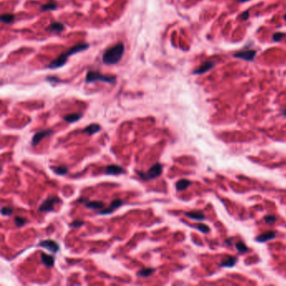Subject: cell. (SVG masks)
I'll return each instance as SVG.
<instances>
[{
    "label": "cell",
    "mask_w": 286,
    "mask_h": 286,
    "mask_svg": "<svg viewBox=\"0 0 286 286\" xmlns=\"http://www.w3.org/2000/svg\"><path fill=\"white\" fill-rule=\"evenodd\" d=\"M41 261L43 263V264H45L46 267L48 268H51L52 266L54 265V258L51 255L48 254H45V253H41Z\"/></svg>",
    "instance_id": "cell-14"
},
{
    "label": "cell",
    "mask_w": 286,
    "mask_h": 286,
    "mask_svg": "<svg viewBox=\"0 0 286 286\" xmlns=\"http://www.w3.org/2000/svg\"><path fill=\"white\" fill-rule=\"evenodd\" d=\"M26 222H27V220L23 217H15V218H14V223L17 227H23Z\"/></svg>",
    "instance_id": "cell-26"
},
{
    "label": "cell",
    "mask_w": 286,
    "mask_h": 286,
    "mask_svg": "<svg viewBox=\"0 0 286 286\" xmlns=\"http://www.w3.org/2000/svg\"><path fill=\"white\" fill-rule=\"evenodd\" d=\"M125 51V46L123 42H119L117 45L107 49L103 55V62L105 65L112 66L120 61Z\"/></svg>",
    "instance_id": "cell-2"
},
{
    "label": "cell",
    "mask_w": 286,
    "mask_h": 286,
    "mask_svg": "<svg viewBox=\"0 0 286 286\" xmlns=\"http://www.w3.org/2000/svg\"><path fill=\"white\" fill-rule=\"evenodd\" d=\"M123 201L119 199H116V200H114L112 201V203H111L110 207L107 208V209H105V210L100 211L98 213L101 214V215H107V214H111L112 212H113L114 210H116L117 208H118L119 207H121L122 205H123Z\"/></svg>",
    "instance_id": "cell-10"
},
{
    "label": "cell",
    "mask_w": 286,
    "mask_h": 286,
    "mask_svg": "<svg viewBox=\"0 0 286 286\" xmlns=\"http://www.w3.org/2000/svg\"><path fill=\"white\" fill-rule=\"evenodd\" d=\"M105 173L107 175H111V176H117L120 174H124V168H122L121 166H118L117 165H111L108 166L105 169Z\"/></svg>",
    "instance_id": "cell-11"
},
{
    "label": "cell",
    "mask_w": 286,
    "mask_h": 286,
    "mask_svg": "<svg viewBox=\"0 0 286 286\" xmlns=\"http://www.w3.org/2000/svg\"><path fill=\"white\" fill-rule=\"evenodd\" d=\"M190 184H191V182H190V180H186V179L180 180L179 181H177L176 184V190H180V191L184 190L187 189Z\"/></svg>",
    "instance_id": "cell-16"
},
{
    "label": "cell",
    "mask_w": 286,
    "mask_h": 286,
    "mask_svg": "<svg viewBox=\"0 0 286 286\" xmlns=\"http://www.w3.org/2000/svg\"><path fill=\"white\" fill-rule=\"evenodd\" d=\"M236 1L238 3H244V2H248L249 0H236Z\"/></svg>",
    "instance_id": "cell-34"
},
{
    "label": "cell",
    "mask_w": 286,
    "mask_h": 286,
    "mask_svg": "<svg viewBox=\"0 0 286 286\" xmlns=\"http://www.w3.org/2000/svg\"><path fill=\"white\" fill-rule=\"evenodd\" d=\"M285 36H286V35L284 34V33L279 32V33H275L274 35H273V40L276 42L280 41V40H281L283 38H284Z\"/></svg>",
    "instance_id": "cell-29"
},
{
    "label": "cell",
    "mask_w": 286,
    "mask_h": 286,
    "mask_svg": "<svg viewBox=\"0 0 286 286\" xmlns=\"http://www.w3.org/2000/svg\"><path fill=\"white\" fill-rule=\"evenodd\" d=\"M284 19H285V20H286V14H285V15H284Z\"/></svg>",
    "instance_id": "cell-36"
},
{
    "label": "cell",
    "mask_w": 286,
    "mask_h": 286,
    "mask_svg": "<svg viewBox=\"0 0 286 286\" xmlns=\"http://www.w3.org/2000/svg\"><path fill=\"white\" fill-rule=\"evenodd\" d=\"M194 228H196L197 229H198L199 231H201V232H204V233H207V232H210V228H209V227L207 226V225L198 224L197 225L196 227H194Z\"/></svg>",
    "instance_id": "cell-27"
},
{
    "label": "cell",
    "mask_w": 286,
    "mask_h": 286,
    "mask_svg": "<svg viewBox=\"0 0 286 286\" xmlns=\"http://www.w3.org/2000/svg\"><path fill=\"white\" fill-rule=\"evenodd\" d=\"M237 261H238L237 258H235V257H228V259L221 263V267L231 268V267H233L237 263Z\"/></svg>",
    "instance_id": "cell-20"
},
{
    "label": "cell",
    "mask_w": 286,
    "mask_h": 286,
    "mask_svg": "<svg viewBox=\"0 0 286 286\" xmlns=\"http://www.w3.org/2000/svg\"><path fill=\"white\" fill-rule=\"evenodd\" d=\"M77 201H78V202H81V203H86V201H86V199H83V198H80L79 200H77Z\"/></svg>",
    "instance_id": "cell-33"
},
{
    "label": "cell",
    "mask_w": 286,
    "mask_h": 286,
    "mask_svg": "<svg viewBox=\"0 0 286 286\" xmlns=\"http://www.w3.org/2000/svg\"><path fill=\"white\" fill-rule=\"evenodd\" d=\"M215 65H216V63L214 61L204 62V63H202L197 70L194 71L193 73L194 74H196V75H201V74H204V73L207 72H209L210 70L212 69L214 66H215Z\"/></svg>",
    "instance_id": "cell-9"
},
{
    "label": "cell",
    "mask_w": 286,
    "mask_h": 286,
    "mask_svg": "<svg viewBox=\"0 0 286 286\" xmlns=\"http://www.w3.org/2000/svg\"><path fill=\"white\" fill-rule=\"evenodd\" d=\"M64 29H65V26L62 23L54 22L49 25L46 29V30L49 31V32H51V33H60V32H62L64 30Z\"/></svg>",
    "instance_id": "cell-13"
},
{
    "label": "cell",
    "mask_w": 286,
    "mask_h": 286,
    "mask_svg": "<svg viewBox=\"0 0 286 286\" xmlns=\"http://www.w3.org/2000/svg\"><path fill=\"white\" fill-rule=\"evenodd\" d=\"M116 81V77L113 76H106L98 72L90 71L86 73L85 77V82L87 83L94 82H103L108 84H114Z\"/></svg>",
    "instance_id": "cell-3"
},
{
    "label": "cell",
    "mask_w": 286,
    "mask_h": 286,
    "mask_svg": "<svg viewBox=\"0 0 286 286\" xmlns=\"http://www.w3.org/2000/svg\"><path fill=\"white\" fill-rule=\"evenodd\" d=\"M186 217H188L190 219H194V220H198L201 221L204 220L206 217L202 212L201 211H192V212H186Z\"/></svg>",
    "instance_id": "cell-18"
},
{
    "label": "cell",
    "mask_w": 286,
    "mask_h": 286,
    "mask_svg": "<svg viewBox=\"0 0 286 286\" xmlns=\"http://www.w3.org/2000/svg\"><path fill=\"white\" fill-rule=\"evenodd\" d=\"M53 171L56 175H59V176H65L68 172V168L65 166H57V167H54L53 168Z\"/></svg>",
    "instance_id": "cell-22"
},
{
    "label": "cell",
    "mask_w": 286,
    "mask_h": 286,
    "mask_svg": "<svg viewBox=\"0 0 286 286\" xmlns=\"http://www.w3.org/2000/svg\"><path fill=\"white\" fill-rule=\"evenodd\" d=\"M52 134H53V131H52L51 129L40 130V131L35 133V135L32 138V140H31V145L32 146H36L45 137Z\"/></svg>",
    "instance_id": "cell-8"
},
{
    "label": "cell",
    "mask_w": 286,
    "mask_h": 286,
    "mask_svg": "<svg viewBox=\"0 0 286 286\" xmlns=\"http://www.w3.org/2000/svg\"><path fill=\"white\" fill-rule=\"evenodd\" d=\"M84 224V222L82 221H73L72 222L70 226L72 227V228H78V227H81L82 225Z\"/></svg>",
    "instance_id": "cell-31"
},
{
    "label": "cell",
    "mask_w": 286,
    "mask_h": 286,
    "mask_svg": "<svg viewBox=\"0 0 286 286\" xmlns=\"http://www.w3.org/2000/svg\"><path fill=\"white\" fill-rule=\"evenodd\" d=\"M61 202V199L57 197H49L46 198L42 204L39 207V211L41 212H48V211H54V206L55 204H58Z\"/></svg>",
    "instance_id": "cell-5"
},
{
    "label": "cell",
    "mask_w": 286,
    "mask_h": 286,
    "mask_svg": "<svg viewBox=\"0 0 286 286\" xmlns=\"http://www.w3.org/2000/svg\"><path fill=\"white\" fill-rule=\"evenodd\" d=\"M56 9H57V4L55 2H50L48 4L42 5L40 10L42 12H45V11L49 10H55Z\"/></svg>",
    "instance_id": "cell-23"
},
{
    "label": "cell",
    "mask_w": 286,
    "mask_h": 286,
    "mask_svg": "<svg viewBox=\"0 0 286 286\" xmlns=\"http://www.w3.org/2000/svg\"><path fill=\"white\" fill-rule=\"evenodd\" d=\"M82 117V114L77 113H76L68 114V115L64 116V120L68 122L70 124H72V123H75L76 121L79 120Z\"/></svg>",
    "instance_id": "cell-19"
},
{
    "label": "cell",
    "mask_w": 286,
    "mask_h": 286,
    "mask_svg": "<svg viewBox=\"0 0 286 286\" xmlns=\"http://www.w3.org/2000/svg\"><path fill=\"white\" fill-rule=\"evenodd\" d=\"M89 46V44H87V43H81V44H77V45H74V46L68 49L65 52H63L62 54H61L54 61H52L47 66V68H49V69H57V68L61 67V66H63L66 64V60H67L68 57H70L71 55H75L76 53L86 51V50L88 49Z\"/></svg>",
    "instance_id": "cell-1"
},
{
    "label": "cell",
    "mask_w": 286,
    "mask_h": 286,
    "mask_svg": "<svg viewBox=\"0 0 286 286\" xmlns=\"http://www.w3.org/2000/svg\"><path fill=\"white\" fill-rule=\"evenodd\" d=\"M100 130L101 127L97 124H90L89 126H87V127H86V128H84V132L89 135H92L94 134H97V132L100 131Z\"/></svg>",
    "instance_id": "cell-15"
},
{
    "label": "cell",
    "mask_w": 286,
    "mask_h": 286,
    "mask_svg": "<svg viewBox=\"0 0 286 286\" xmlns=\"http://www.w3.org/2000/svg\"><path fill=\"white\" fill-rule=\"evenodd\" d=\"M264 221L268 224H273L276 221V217L274 215H268L264 217Z\"/></svg>",
    "instance_id": "cell-30"
},
{
    "label": "cell",
    "mask_w": 286,
    "mask_h": 286,
    "mask_svg": "<svg viewBox=\"0 0 286 286\" xmlns=\"http://www.w3.org/2000/svg\"><path fill=\"white\" fill-rule=\"evenodd\" d=\"M155 272V269H152V268H146V269H143L141 270H139L137 273V275L139 277H143V278H147L148 276H150Z\"/></svg>",
    "instance_id": "cell-21"
},
{
    "label": "cell",
    "mask_w": 286,
    "mask_h": 286,
    "mask_svg": "<svg viewBox=\"0 0 286 286\" xmlns=\"http://www.w3.org/2000/svg\"><path fill=\"white\" fill-rule=\"evenodd\" d=\"M276 237V232H275L269 231L265 233H263V234L259 235L256 238V241L259 242H268L269 240H272Z\"/></svg>",
    "instance_id": "cell-12"
},
{
    "label": "cell",
    "mask_w": 286,
    "mask_h": 286,
    "mask_svg": "<svg viewBox=\"0 0 286 286\" xmlns=\"http://www.w3.org/2000/svg\"><path fill=\"white\" fill-rule=\"evenodd\" d=\"M236 248L238 249V252H240V253H246V252L248 251V248H247V246L242 242H238L236 243Z\"/></svg>",
    "instance_id": "cell-25"
},
{
    "label": "cell",
    "mask_w": 286,
    "mask_h": 286,
    "mask_svg": "<svg viewBox=\"0 0 286 286\" xmlns=\"http://www.w3.org/2000/svg\"><path fill=\"white\" fill-rule=\"evenodd\" d=\"M0 19L4 24H10L14 20V15L10 14H4L1 15Z\"/></svg>",
    "instance_id": "cell-24"
},
{
    "label": "cell",
    "mask_w": 286,
    "mask_h": 286,
    "mask_svg": "<svg viewBox=\"0 0 286 286\" xmlns=\"http://www.w3.org/2000/svg\"><path fill=\"white\" fill-rule=\"evenodd\" d=\"M12 212H13V209L11 207H4L1 209V213L3 216H10Z\"/></svg>",
    "instance_id": "cell-28"
},
{
    "label": "cell",
    "mask_w": 286,
    "mask_h": 286,
    "mask_svg": "<svg viewBox=\"0 0 286 286\" xmlns=\"http://www.w3.org/2000/svg\"><path fill=\"white\" fill-rule=\"evenodd\" d=\"M40 247L47 249L48 251L51 252L52 253H55L60 250V247L59 244L55 241L51 240V239H47V240H43L40 243H39Z\"/></svg>",
    "instance_id": "cell-7"
},
{
    "label": "cell",
    "mask_w": 286,
    "mask_h": 286,
    "mask_svg": "<svg viewBox=\"0 0 286 286\" xmlns=\"http://www.w3.org/2000/svg\"><path fill=\"white\" fill-rule=\"evenodd\" d=\"M86 208L91 209V210H98L104 207V203L101 201H86L85 203Z\"/></svg>",
    "instance_id": "cell-17"
},
{
    "label": "cell",
    "mask_w": 286,
    "mask_h": 286,
    "mask_svg": "<svg viewBox=\"0 0 286 286\" xmlns=\"http://www.w3.org/2000/svg\"><path fill=\"white\" fill-rule=\"evenodd\" d=\"M248 18H249V12L248 10H246L241 14V19L242 20H247Z\"/></svg>",
    "instance_id": "cell-32"
},
{
    "label": "cell",
    "mask_w": 286,
    "mask_h": 286,
    "mask_svg": "<svg viewBox=\"0 0 286 286\" xmlns=\"http://www.w3.org/2000/svg\"><path fill=\"white\" fill-rule=\"evenodd\" d=\"M282 113H283V115L284 116V117H286V108H285V109H284V110L282 111Z\"/></svg>",
    "instance_id": "cell-35"
},
{
    "label": "cell",
    "mask_w": 286,
    "mask_h": 286,
    "mask_svg": "<svg viewBox=\"0 0 286 286\" xmlns=\"http://www.w3.org/2000/svg\"><path fill=\"white\" fill-rule=\"evenodd\" d=\"M163 169V166L159 163H156L154 166H152L150 169H148L147 172H138V176L141 177L142 179L145 180H148L155 179L161 175Z\"/></svg>",
    "instance_id": "cell-4"
},
{
    "label": "cell",
    "mask_w": 286,
    "mask_h": 286,
    "mask_svg": "<svg viewBox=\"0 0 286 286\" xmlns=\"http://www.w3.org/2000/svg\"><path fill=\"white\" fill-rule=\"evenodd\" d=\"M257 52L254 50H248V51H242L235 53L233 56L235 58L244 60L247 61H253L255 58Z\"/></svg>",
    "instance_id": "cell-6"
}]
</instances>
